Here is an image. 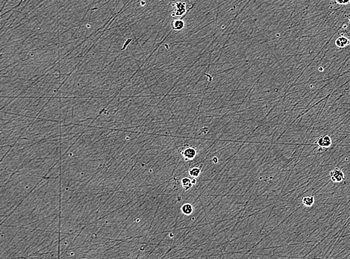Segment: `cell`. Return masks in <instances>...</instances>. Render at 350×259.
Masks as SVG:
<instances>
[{
  "label": "cell",
  "mask_w": 350,
  "mask_h": 259,
  "mask_svg": "<svg viewBox=\"0 0 350 259\" xmlns=\"http://www.w3.org/2000/svg\"><path fill=\"white\" fill-rule=\"evenodd\" d=\"M181 155H182V158H184V161H193L194 158H196V155H197V151H196V148L194 147L190 146L189 145H184L182 147V149L181 150Z\"/></svg>",
  "instance_id": "obj_1"
},
{
  "label": "cell",
  "mask_w": 350,
  "mask_h": 259,
  "mask_svg": "<svg viewBox=\"0 0 350 259\" xmlns=\"http://www.w3.org/2000/svg\"><path fill=\"white\" fill-rule=\"evenodd\" d=\"M330 178L332 182H341L345 179L343 172L340 168H335L330 172Z\"/></svg>",
  "instance_id": "obj_2"
},
{
  "label": "cell",
  "mask_w": 350,
  "mask_h": 259,
  "mask_svg": "<svg viewBox=\"0 0 350 259\" xmlns=\"http://www.w3.org/2000/svg\"><path fill=\"white\" fill-rule=\"evenodd\" d=\"M316 144L321 148H328L331 146L332 140L328 135H324L318 137L316 141Z\"/></svg>",
  "instance_id": "obj_3"
},
{
  "label": "cell",
  "mask_w": 350,
  "mask_h": 259,
  "mask_svg": "<svg viewBox=\"0 0 350 259\" xmlns=\"http://www.w3.org/2000/svg\"><path fill=\"white\" fill-rule=\"evenodd\" d=\"M193 211H194V206L190 203L184 204L181 208V212L184 214V215L189 216L193 213Z\"/></svg>",
  "instance_id": "obj_4"
},
{
  "label": "cell",
  "mask_w": 350,
  "mask_h": 259,
  "mask_svg": "<svg viewBox=\"0 0 350 259\" xmlns=\"http://www.w3.org/2000/svg\"><path fill=\"white\" fill-rule=\"evenodd\" d=\"M181 184H182V188H184V190L190 189V188H192L193 184H194L192 180L190 179V178H188V177L183 178L182 179V181H181Z\"/></svg>",
  "instance_id": "obj_5"
},
{
  "label": "cell",
  "mask_w": 350,
  "mask_h": 259,
  "mask_svg": "<svg viewBox=\"0 0 350 259\" xmlns=\"http://www.w3.org/2000/svg\"><path fill=\"white\" fill-rule=\"evenodd\" d=\"M201 167L199 166H194V167H191L189 169V174L192 178H197L199 176L200 173H201Z\"/></svg>",
  "instance_id": "obj_6"
},
{
  "label": "cell",
  "mask_w": 350,
  "mask_h": 259,
  "mask_svg": "<svg viewBox=\"0 0 350 259\" xmlns=\"http://www.w3.org/2000/svg\"><path fill=\"white\" fill-rule=\"evenodd\" d=\"M302 203L307 207H311L314 203V197H305L302 199Z\"/></svg>",
  "instance_id": "obj_7"
},
{
  "label": "cell",
  "mask_w": 350,
  "mask_h": 259,
  "mask_svg": "<svg viewBox=\"0 0 350 259\" xmlns=\"http://www.w3.org/2000/svg\"><path fill=\"white\" fill-rule=\"evenodd\" d=\"M172 29L176 31L181 30L184 27V23L182 20H180V19H176V20H174L172 23Z\"/></svg>",
  "instance_id": "obj_8"
},
{
  "label": "cell",
  "mask_w": 350,
  "mask_h": 259,
  "mask_svg": "<svg viewBox=\"0 0 350 259\" xmlns=\"http://www.w3.org/2000/svg\"><path fill=\"white\" fill-rule=\"evenodd\" d=\"M348 43H349V40L347 38H339L336 41V44L340 47L345 46L348 44Z\"/></svg>",
  "instance_id": "obj_9"
},
{
  "label": "cell",
  "mask_w": 350,
  "mask_h": 259,
  "mask_svg": "<svg viewBox=\"0 0 350 259\" xmlns=\"http://www.w3.org/2000/svg\"><path fill=\"white\" fill-rule=\"evenodd\" d=\"M339 4H347L350 2V0H336Z\"/></svg>",
  "instance_id": "obj_10"
},
{
  "label": "cell",
  "mask_w": 350,
  "mask_h": 259,
  "mask_svg": "<svg viewBox=\"0 0 350 259\" xmlns=\"http://www.w3.org/2000/svg\"><path fill=\"white\" fill-rule=\"evenodd\" d=\"M214 161H215V163L217 162V158H216V157L214 158Z\"/></svg>",
  "instance_id": "obj_11"
}]
</instances>
